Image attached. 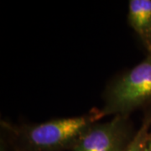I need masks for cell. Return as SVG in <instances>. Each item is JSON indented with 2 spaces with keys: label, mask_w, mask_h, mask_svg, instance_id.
Returning a JSON list of instances; mask_svg holds the SVG:
<instances>
[{
  "label": "cell",
  "mask_w": 151,
  "mask_h": 151,
  "mask_svg": "<svg viewBox=\"0 0 151 151\" xmlns=\"http://www.w3.org/2000/svg\"><path fill=\"white\" fill-rule=\"evenodd\" d=\"M136 132L129 117L114 116L92 124L70 151H124Z\"/></svg>",
  "instance_id": "3957f363"
},
{
  "label": "cell",
  "mask_w": 151,
  "mask_h": 151,
  "mask_svg": "<svg viewBox=\"0 0 151 151\" xmlns=\"http://www.w3.org/2000/svg\"><path fill=\"white\" fill-rule=\"evenodd\" d=\"M104 118L100 108L81 116L14 125L1 122L4 135L15 151H70L92 124Z\"/></svg>",
  "instance_id": "6da1fadb"
},
{
  "label": "cell",
  "mask_w": 151,
  "mask_h": 151,
  "mask_svg": "<svg viewBox=\"0 0 151 151\" xmlns=\"http://www.w3.org/2000/svg\"><path fill=\"white\" fill-rule=\"evenodd\" d=\"M145 151H151V130L150 132V134L148 137V139H147V143H146L145 146Z\"/></svg>",
  "instance_id": "52a82bcc"
},
{
  "label": "cell",
  "mask_w": 151,
  "mask_h": 151,
  "mask_svg": "<svg viewBox=\"0 0 151 151\" xmlns=\"http://www.w3.org/2000/svg\"><path fill=\"white\" fill-rule=\"evenodd\" d=\"M0 151H15L14 147L12 146L10 142L8 140L5 136L1 138V145H0Z\"/></svg>",
  "instance_id": "8992f818"
},
{
  "label": "cell",
  "mask_w": 151,
  "mask_h": 151,
  "mask_svg": "<svg viewBox=\"0 0 151 151\" xmlns=\"http://www.w3.org/2000/svg\"><path fill=\"white\" fill-rule=\"evenodd\" d=\"M151 130V108L146 111L139 129L124 151H145L146 143Z\"/></svg>",
  "instance_id": "5b68a950"
},
{
  "label": "cell",
  "mask_w": 151,
  "mask_h": 151,
  "mask_svg": "<svg viewBox=\"0 0 151 151\" xmlns=\"http://www.w3.org/2000/svg\"><path fill=\"white\" fill-rule=\"evenodd\" d=\"M128 23L151 56V0H130Z\"/></svg>",
  "instance_id": "277c9868"
},
{
  "label": "cell",
  "mask_w": 151,
  "mask_h": 151,
  "mask_svg": "<svg viewBox=\"0 0 151 151\" xmlns=\"http://www.w3.org/2000/svg\"><path fill=\"white\" fill-rule=\"evenodd\" d=\"M104 117L109 115L129 117L138 108L151 103V56L114 79L106 88Z\"/></svg>",
  "instance_id": "7a4b0ae2"
}]
</instances>
